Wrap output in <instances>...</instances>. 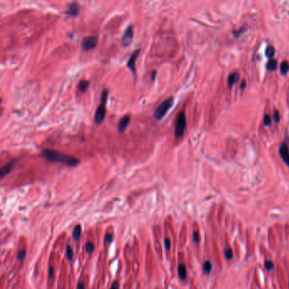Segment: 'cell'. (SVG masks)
I'll list each match as a JSON object with an SVG mask.
<instances>
[{
    "label": "cell",
    "mask_w": 289,
    "mask_h": 289,
    "mask_svg": "<svg viewBox=\"0 0 289 289\" xmlns=\"http://www.w3.org/2000/svg\"><path fill=\"white\" fill-rule=\"evenodd\" d=\"M42 157L49 161L51 162H60L65 166L74 167L79 164V159L70 156V155L64 154L60 152L53 151L51 149H44L42 151Z\"/></svg>",
    "instance_id": "obj_1"
},
{
    "label": "cell",
    "mask_w": 289,
    "mask_h": 289,
    "mask_svg": "<svg viewBox=\"0 0 289 289\" xmlns=\"http://www.w3.org/2000/svg\"><path fill=\"white\" fill-rule=\"evenodd\" d=\"M173 103H174V99L172 97L164 100L155 110L154 115L155 119L159 120H161L163 117L166 115V113L169 111V109L172 107Z\"/></svg>",
    "instance_id": "obj_2"
},
{
    "label": "cell",
    "mask_w": 289,
    "mask_h": 289,
    "mask_svg": "<svg viewBox=\"0 0 289 289\" xmlns=\"http://www.w3.org/2000/svg\"><path fill=\"white\" fill-rule=\"evenodd\" d=\"M187 120H186V116L183 112H181L176 120V124H175V136L176 138H182L184 134V131L186 129V125H187Z\"/></svg>",
    "instance_id": "obj_3"
},
{
    "label": "cell",
    "mask_w": 289,
    "mask_h": 289,
    "mask_svg": "<svg viewBox=\"0 0 289 289\" xmlns=\"http://www.w3.org/2000/svg\"><path fill=\"white\" fill-rule=\"evenodd\" d=\"M97 44H98V37L92 36V37H88L83 39L81 48L84 51H88V50H91L96 48Z\"/></svg>",
    "instance_id": "obj_4"
},
{
    "label": "cell",
    "mask_w": 289,
    "mask_h": 289,
    "mask_svg": "<svg viewBox=\"0 0 289 289\" xmlns=\"http://www.w3.org/2000/svg\"><path fill=\"white\" fill-rule=\"evenodd\" d=\"M133 38V28L131 25H129L123 34V37L121 38V44L123 47H127L131 43Z\"/></svg>",
    "instance_id": "obj_5"
},
{
    "label": "cell",
    "mask_w": 289,
    "mask_h": 289,
    "mask_svg": "<svg viewBox=\"0 0 289 289\" xmlns=\"http://www.w3.org/2000/svg\"><path fill=\"white\" fill-rule=\"evenodd\" d=\"M105 114H106V109H105V104H103L101 103L99 106V108L97 109L95 113V116H94V122L98 125L102 124V122L105 118Z\"/></svg>",
    "instance_id": "obj_6"
},
{
    "label": "cell",
    "mask_w": 289,
    "mask_h": 289,
    "mask_svg": "<svg viewBox=\"0 0 289 289\" xmlns=\"http://www.w3.org/2000/svg\"><path fill=\"white\" fill-rule=\"evenodd\" d=\"M279 153H280V155L282 157V159H283V161L289 166V149L287 145L286 144V143H282L280 146Z\"/></svg>",
    "instance_id": "obj_7"
},
{
    "label": "cell",
    "mask_w": 289,
    "mask_h": 289,
    "mask_svg": "<svg viewBox=\"0 0 289 289\" xmlns=\"http://www.w3.org/2000/svg\"><path fill=\"white\" fill-rule=\"evenodd\" d=\"M139 53H140V49L136 50L135 52H133V53L131 54V56L130 57V59H129V60H128V63H127V66L130 68V70L132 71L133 73L136 71L135 63H136V60H137V58H138Z\"/></svg>",
    "instance_id": "obj_8"
},
{
    "label": "cell",
    "mask_w": 289,
    "mask_h": 289,
    "mask_svg": "<svg viewBox=\"0 0 289 289\" xmlns=\"http://www.w3.org/2000/svg\"><path fill=\"white\" fill-rule=\"evenodd\" d=\"M130 120L131 116L129 115H125L122 119H120V122H119V126H118V128H119V131H120V132H123L124 131L126 130L127 126L130 123Z\"/></svg>",
    "instance_id": "obj_9"
},
{
    "label": "cell",
    "mask_w": 289,
    "mask_h": 289,
    "mask_svg": "<svg viewBox=\"0 0 289 289\" xmlns=\"http://www.w3.org/2000/svg\"><path fill=\"white\" fill-rule=\"evenodd\" d=\"M14 164H15L14 161H11V162L6 164V165L1 169V178H4V176H6V175H8L12 170L14 169Z\"/></svg>",
    "instance_id": "obj_10"
},
{
    "label": "cell",
    "mask_w": 289,
    "mask_h": 289,
    "mask_svg": "<svg viewBox=\"0 0 289 289\" xmlns=\"http://www.w3.org/2000/svg\"><path fill=\"white\" fill-rule=\"evenodd\" d=\"M80 12V8L76 3H72L69 5L68 7V14H70L71 16H76Z\"/></svg>",
    "instance_id": "obj_11"
},
{
    "label": "cell",
    "mask_w": 289,
    "mask_h": 289,
    "mask_svg": "<svg viewBox=\"0 0 289 289\" xmlns=\"http://www.w3.org/2000/svg\"><path fill=\"white\" fill-rule=\"evenodd\" d=\"M178 274L182 280H186L187 278V269L183 264H179L178 266Z\"/></svg>",
    "instance_id": "obj_12"
},
{
    "label": "cell",
    "mask_w": 289,
    "mask_h": 289,
    "mask_svg": "<svg viewBox=\"0 0 289 289\" xmlns=\"http://www.w3.org/2000/svg\"><path fill=\"white\" fill-rule=\"evenodd\" d=\"M81 227L80 225H77V226H76L73 230V237H74V239L76 241H78V240L81 238Z\"/></svg>",
    "instance_id": "obj_13"
},
{
    "label": "cell",
    "mask_w": 289,
    "mask_h": 289,
    "mask_svg": "<svg viewBox=\"0 0 289 289\" xmlns=\"http://www.w3.org/2000/svg\"><path fill=\"white\" fill-rule=\"evenodd\" d=\"M238 78H239V76L236 73H232V74L230 75L229 77H228V85H229L230 88H232L233 84L236 83V81L238 80Z\"/></svg>",
    "instance_id": "obj_14"
},
{
    "label": "cell",
    "mask_w": 289,
    "mask_h": 289,
    "mask_svg": "<svg viewBox=\"0 0 289 289\" xmlns=\"http://www.w3.org/2000/svg\"><path fill=\"white\" fill-rule=\"evenodd\" d=\"M88 86H89V81H81L78 84V88L79 90L82 92H85L88 89Z\"/></svg>",
    "instance_id": "obj_15"
},
{
    "label": "cell",
    "mask_w": 289,
    "mask_h": 289,
    "mask_svg": "<svg viewBox=\"0 0 289 289\" xmlns=\"http://www.w3.org/2000/svg\"><path fill=\"white\" fill-rule=\"evenodd\" d=\"M277 66V61L275 60H271L267 64V69L268 71H275Z\"/></svg>",
    "instance_id": "obj_16"
},
{
    "label": "cell",
    "mask_w": 289,
    "mask_h": 289,
    "mask_svg": "<svg viewBox=\"0 0 289 289\" xmlns=\"http://www.w3.org/2000/svg\"><path fill=\"white\" fill-rule=\"evenodd\" d=\"M289 71V63L287 61H283L281 64V72L282 75H286Z\"/></svg>",
    "instance_id": "obj_17"
},
{
    "label": "cell",
    "mask_w": 289,
    "mask_h": 289,
    "mask_svg": "<svg viewBox=\"0 0 289 289\" xmlns=\"http://www.w3.org/2000/svg\"><path fill=\"white\" fill-rule=\"evenodd\" d=\"M73 249L71 248V246H67L66 247V257H67L68 260H71L73 259Z\"/></svg>",
    "instance_id": "obj_18"
},
{
    "label": "cell",
    "mask_w": 289,
    "mask_h": 289,
    "mask_svg": "<svg viewBox=\"0 0 289 289\" xmlns=\"http://www.w3.org/2000/svg\"><path fill=\"white\" fill-rule=\"evenodd\" d=\"M265 53H266V56L269 57V58H271L274 55V53H275V49L272 46H268L267 49H266Z\"/></svg>",
    "instance_id": "obj_19"
},
{
    "label": "cell",
    "mask_w": 289,
    "mask_h": 289,
    "mask_svg": "<svg viewBox=\"0 0 289 289\" xmlns=\"http://www.w3.org/2000/svg\"><path fill=\"white\" fill-rule=\"evenodd\" d=\"M86 251L88 252V254H92V252L94 251V244L91 242H89L86 244Z\"/></svg>",
    "instance_id": "obj_20"
},
{
    "label": "cell",
    "mask_w": 289,
    "mask_h": 289,
    "mask_svg": "<svg viewBox=\"0 0 289 289\" xmlns=\"http://www.w3.org/2000/svg\"><path fill=\"white\" fill-rule=\"evenodd\" d=\"M25 257V249H21L18 251L17 253V259L19 261H23Z\"/></svg>",
    "instance_id": "obj_21"
},
{
    "label": "cell",
    "mask_w": 289,
    "mask_h": 289,
    "mask_svg": "<svg viewBox=\"0 0 289 289\" xmlns=\"http://www.w3.org/2000/svg\"><path fill=\"white\" fill-rule=\"evenodd\" d=\"M108 95H109L108 91H107V90H103L102 92V97H101V103L106 104L107 99H108Z\"/></svg>",
    "instance_id": "obj_22"
},
{
    "label": "cell",
    "mask_w": 289,
    "mask_h": 289,
    "mask_svg": "<svg viewBox=\"0 0 289 289\" xmlns=\"http://www.w3.org/2000/svg\"><path fill=\"white\" fill-rule=\"evenodd\" d=\"M212 269V264L209 261H206L204 264V271L205 273H209Z\"/></svg>",
    "instance_id": "obj_23"
},
{
    "label": "cell",
    "mask_w": 289,
    "mask_h": 289,
    "mask_svg": "<svg viewBox=\"0 0 289 289\" xmlns=\"http://www.w3.org/2000/svg\"><path fill=\"white\" fill-rule=\"evenodd\" d=\"M112 241H113V236L111 235V234H106L105 237H104V243L106 244H109V243H112Z\"/></svg>",
    "instance_id": "obj_24"
},
{
    "label": "cell",
    "mask_w": 289,
    "mask_h": 289,
    "mask_svg": "<svg viewBox=\"0 0 289 289\" xmlns=\"http://www.w3.org/2000/svg\"><path fill=\"white\" fill-rule=\"evenodd\" d=\"M225 254H226V259H228V260H231L233 256V253L232 250L231 249V248H227L226 251H225Z\"/></svg>",
    "instance_id": "obj_25"
},
{
    "label": "cell",
    "mask_w": 289,
    "mask_h": 289,
    "mask_svg": "<svg viewBox=\"0 0 289 289\" xmlns=\"http://www.w3.org/2000/svg\"><path fill=\"white\" fill-rule=\"evenodd\" d=\"M271 117H270V115H265L264 117V125L269 126V125H271Z\"/></svg>",
    "instance_id": "obj_26"
},
{
    "label": "cell",
    "mask_w": 289,
    "mask_h": 289,
    "mask_svg": "<svg viewBox=\"0 0 289 289\" xmlns=\"http://www.w3.org/2000/svg\"><path fill=\"white\" fill-rule=\"evenodd\" d=\"M170 246H171V243H170V240L169 238H166L165 239V247L166 249H170Z\"/></svg>",
    "instance_id": "obj_27"
},
{
    "label": "cell",
    "mask_w": 289,
    "mask_h": 289,
    "mask_svg": "<svg viewBox=\"0 0 289 289\" xmlns=\"http://www.w3.org/2000/svg\"><path fill=\"white\" fill-rule=\"evenodd\" d=\"M54 275V268L53 266H50L49 268V279H51Z\"/></svg>",
    "instance_id": "obj_28"
},
{
    "label": "cell",
    "mask_w": 289,
    "mask_h": 289,
    "mask_svg": "<svg viewBox=\"0 0 289 289\" xmlns=\"http://www.w3.org/2000/svg\"><path fill=\"white\" fill-rule=\"evenodd\" d=\"M265 268L267 269V270H272L273 268V263H272L271 261H266L265 262Z\"/></svg>",
    "instance_id": "obj_29"
},
{
    "label": "cell",
    "mask_w": 289,
    "mask_h": 289,
    "mask_svg": "<svg viewBox=\"0 0 289 289\" xmlns=\"http://www.w3.org/2000/svg\"><path fill=\"white\" fill-rule=\"evenodd\" d=\"M193 241L196 243H197L199 242V235H198V233H197V232H193Z\"/></svg>",
    "instance_id": "obj_30"
},
{
    "label": "cell",
    "mask_w": 289,
    "mask_h": 289,
    "mask_svg": "<svg viewBox=\"0 0 289 289\" xmlns=\"http://www.w3.org/2000/svg\"><path fill=\"white\" fill-rule=\"evenodd\" d=\"M274 119L276 122H279V120H280V115H279V112L277 110H275V112H274Z\"/></svg>",
    "instance_id": "obj_31"
},
{
    "label": "cell",
    "mask_w": 289,
    "mask_h": 289,
    "mask_svg": "<svg viewBox=\"0 0 289 289\" xmlns=\"http://www.w3.org/2000/svg\"><path fill=\"white\" fill-rule=\"evenodd\" d=\"M120 286H119V282H114L113 285L110 287V289H119Z\"/></svg>",
    "instance_id": "obj_32"
},
{
    "label": "cell",
    "mask_w": 289,
    "mask_h": 289,
    "mask_svg": "<svg viewBox=\"0 0 289 289\" xmlns=\"http://www.w3.org/2000/svg\"><path fill=\"white\" fill-rule=\"evenodd\" d=\"M77 289H85V287L82 282H79V283H78Z\"/></svg>",
    "instance_id": "obj_33"
},
{
    "label": "cell",
    "mask_w": 289,
    "mask_h": 289,
    "mask_svg": "<svg viewBox=\"0 0 289 289\" xmlns=\"http://www.w3.org/2000/svg\"><path fill=\"white\" fill-rule=\"evenodd\" d=\"M155 76H156V71H154V72H153V76H152V80H153V81H154Z\"/></svg>",
    "instance_id": "obj_34"
}]
</instances>
